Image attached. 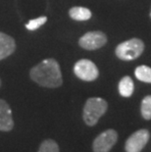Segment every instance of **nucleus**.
Listing matches in <instances>:
<instances>
[{
    "instance_id": "obj_11",
    "label": "nucleus",
    "mask_w": 151,
    "mask_h": 152,
    "mask_svg": "<svg viewBox=\"0 0 151 152\" xmlns=\"http://www.w3.org/2000/svg\"><path fill=\"white\" fill-rule=\"evenodd\" d=\"M118 88H119V92H120V94L123 97H130L133 93V89H134L133 80L128 76L122 77V80L119 83Z\"/></svg>"
},
{
    "instance_id": "obj_13",
    "label": "nucleus",
    "mask_w": 151,
    "mask_h": 152,
    "mask_svg": "<svg viewBox=\"0 0 151 152\" xmlns=\"http://www.w3.org/2000/svg\"><path fill=\"white\" fill-rule=\"evenodd\" d=\"M37 152H60L57 142L53 140H45L41 142Z\"/></svg>"
},
{
    "instance_id": "obj_14",
    "label": "nucleus",
    "mask_w": 151,
    "mask_h": 152,
    "mask_svg": "<svg viewBox=\"0 0 151 152\" xmlns=\"http://www.w3.org/2000/svg\"><path fill=\"white\" fill-rule=\"evenodd\" d=\"M141 115L145 120L151 119V95L145 96L141 101Z\"/></svg>"
},
{
    "instance_id": "obj_1",
    "label": "nucleus",
    "mask_w": 151,
    "mask_h": 152,
    "mask_svg": "<svg viewBox=\"0 0 151 152\" xmlns=\"http://www.w3.org/2000/svg\"><path fill=\"white\" fill-rule=\"evenodd\" d=\"M31 79L43 87L56 88L62 86V73L55 59H45L30 71Z\"/></svg>"
},
{
    "instance_id": "obj_7",
    "label": "nucleus",
    "mask_w": 151,
    "mask_h": 152,
    "mask_svg": "<svg viewBox=\"0 0 151 152\" xmlns=\"http://www.w3.org/2000/svg\"><path fill=\"white\" fill-rule=\"evenodd\" d=\"M149 137V132L145 129L136 131L127 140L125 149L127 152H140L148 142Z\"/></svg>"
},
{
    "instance_id": "obj_12",
    "label": "nucleus",
    "mask_w": 151,
    "mask_h": 152,
    "mask_svg": "<svg viewBox=\"0 0 151 152\" xmlns=\"http://www.w3.org/2000/svg\"><path fill=\"white\" fill-rule=\"evenodd\" d=\"M136 79L143 83H151V68L148 66H139L134 71Z\"/></svg>"
},
{
    "instance_id": "obj_8",
    "label": "nucleus",
    "mask_w": 151,
    "mask_h": 152,
    "mask_svg": "<svg viewBox=\"0 0 151 152\" xmlns=\"http://www.w3.org/2000/svg\"><path fill=\"white\" fill-rule=\"evenodd\" d=\"M14 128L12 110L5 100L0 99V131L10 132Z\"/></svg>"
},
{
    "instance_id": "obj_3",
    "label": "nucleus",
    "mask_w": 151,
    "mask_h": 152,
    "mask_svg": "<svg viewBox=\"0 0 151 152\" xmlns=\"http://www.w3.org/2000/svg\"><path fill=\"white\" fill-rule=\"evenodd\" d=\"M144 50V43L139 38L124 41L116 47V55L123 61H131L139 58Z\"/></svg>"
},
{
    "instance_id": "obj_10",
    "label": "nucleus",
    "mask_w": 151,
    "mask_h": 152,
    "mask_svg": "<svg viewBox=\"0 0 151 152\" xmlns=\"http://www.w3.org/2000/svg\"><path fill=\"white\" fill-rule=\"evenodd\" d=\"M70 17L75 21H88L91 18V12L85 7H73L69 10Z\"/></svg>"
},
{
    "instance_id": "obj_16",
    "label": "nucleus",
    "mask_w": 151,
    "mask_h": 152,
    "mask_svg": "<svg viewBox=\"0 0 151 152\" xmlns=\"http://www.w3.org/2000/svg\"><path fill=\"white\" fill-rule=\"evenodd\" d=\"M0 86H1V80H0Z\"/></svg>"
},
{
    "instance_id": "obj_15",
    "label": "nucleus",
    "mask_w": 151,
    "mask_h": 152,
    "mask_svg": "<svg viewBox=\"0 0 151 152\" xmlns=\"http://www.w3.org/2000/svg\"><path fill=\"white\" fill-rule=\"evenodd\" d=\"M46 22H47V18L42 16V17H39V18L28 21L27 24H26V28H27L28 31H35L39 27H41L42 25L45 24Z\"/></svg>"
},
{
    "instance_id": "obj_9",
    "label": "nucleus",
    "mask_w": 151,
    "mask_h": 152,
    "mask_svg": "<svg viewBox=\"0 0 151 152\" xmlns=\"http://www.w3.org/2000/svg\"><path fill=\"white\" fill-rule=\"evenodd\" d=\"M16 49V42L14 38L4 33H0V60H3L11 54Z\"/></svg>"
},
{
    "instance_id": "obj_4",
    "label": "nucleus",
    "mask_w": 151,
    "mask_h": 152,
    "mask_svg": "<svg viewBox=\"0 0 151 152\" xmlns=\"http://www.w3.org/2000/svg\"><path fill=\"white\" fill-rule=\"evenodd\" d=\"M74 73L79 79L85 80V82L95 80L99 75L96 65L92 61L88 59L79 60L74 66Z\"/></svg>"
},
{
    "instance_id": "obj_2",
    "label": "nucleus",
    "mask_w": 151,
    "mask_h": 152,
    "mask_svg": "<svg viewBox=\"0 0 151 152\" xmlns=\"http://www.w3.org/2000/svg\"><path fill=\"white\" fill-rule=\"evenodd\" d=\"M108 104L106 100L100 97H91L86 100L83 107L82 118L83 121L89 127L97 124L102 116L107 111Z\"/></svg>"
},
{
    "instance_id": "obj_6",
    "label": "nucleus",
    "mask_w": 151,
    "mask_h": 152,
    "mask_svg": "<svg viewBox=\"0 0 151 152\" xmlns=\"http://www.w3.org/2000/svg\"><path fill=\"white\" fill-rule=\"evenodd\" d=\"M106 42H107V37H106V34L99 31L86 33L79 40L80 46L86 50L99 49L102 46H104Z\"/></svg>"
},
{
    "instance_id": "obj_17",
    "label": "nucleus",
    "mask_w": 151,
    "mask_h": 152,
    "mask_svg": "<svg viewBox=\"0 0 151 152\" xmlns=\"http://www.w3.org/2000/svg\"><path fill=\"white\" fill-rule=\"evenodd\" d=\"M150 17H151V11H150Z\"/></svg>"
},
{
    "instance_id": "obj_5",
    "label": "nucleus",
    "mask_w": 151,
    "mask_h": 152,
    "mask_svg": "<svg viewBox=\"0 0 151 152\" xmlns=\"http://www.w3.org/2000/svg\"><path fill=\"white\" fill-rule=\"evenodd\" d=\"M118 134L115 130H107L101 132L92 143L93 152H109L116 144Z\"/></svg>"
}]
</instances>
